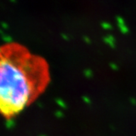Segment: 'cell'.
Segmentation results:
<instances>
[{
  "label": "cell",
  "mask_w": 136,
  "mask_h": 136,
  "mask_svg": "<svg viewBox=\"0 0 136 136\" xmlns=\"http://www.w3.org/2000/svg\"><path fill=\"white\" fill-rule=\"evenodd\" d=\"M49 82V65L17 43L0 47V114L11 118L30 106Z\"/></svg>",
  "instance_id": "cell-1"
}]
</instances>
